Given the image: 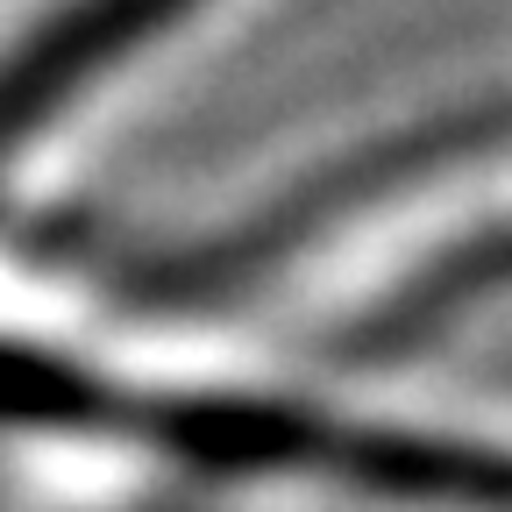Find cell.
I'll list each match as a JSON object with an SVG mask.
<instances>
[{
    "label": "cell",
    "instance_id": "1",
    "mask_svg": "<svg viewBox=\"0 0 512 512\" xmlns=\"http://www.w3.org/2000/svg\"><path fill=\"white\" fill-rule=\"evenodd\" d=\"M185 15H200V0H43L22 15L0 36V185Z\"/></svg>",
    "mask_w": 512,
    "mask_h": 512
}]
</instances>
